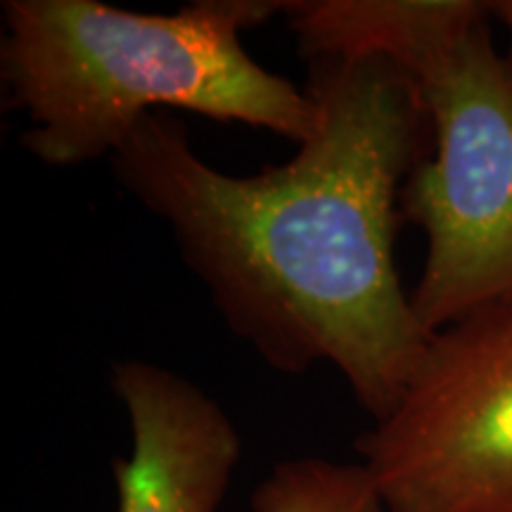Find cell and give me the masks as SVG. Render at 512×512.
<instances>
[{
    "label": "cell",
    "mask_w": 512,
    "mask_h": 512,
    "mask_svg": "<svg viewBox=\"0 0 512 512\" xmlns=\"http://www.w3.org/2000/svg\"><path fill=\"white\" fill-rule=\"evenodd\" d=\"M304 91L311 136L254 176L204 162L169 112L140 121L110 164L169 226L235 337L278 373L330 363L377 422L430 339L396 268V235L432 128L415 81L382 57L309 60Z\"/></svg>",
    "instance_id": "6da1fadb"
},
{
    "label": "cell",
    "mask_w": 512,
    "mask_h": 512,
    "mask_svg": "<svg viewBox=\"0 0 512 512\" xmlns=\"http://www.w3.org/2000/svg\"><path fill=\"white\" fill-rule=\"evenodd\" d=\"M283 0H192L136 12L100 0H5L0 81L29 121L19 145L53 169L110 159L150 114L185 110L304 143L316 105L242 36Z\"/></svg>",
    "instance_id": "7a4b0ae2"
},
{
    "label": "cell",
    "mask_w": 512,
    "mask_h": 512,
    "mask_svg": "<svg viewBox=\"0 0 512 512\" xmlns=\"http://www.w3.org/2000/svg\"><path fill=\"white\" fill-rule=\"evenodd\" d=\"M491 19L482 0H370L351 22L358 53L411 76L430 119L401 192L427 245L411 290L427 335L512 294V55Z\"/></svg>",
    "instance_id": "3957f363"
},
{
    "label": "cell",
    "mask_w": 512,
    "mask_h": 512,
    "mask_svg": "<svg viewBox=\"0 0 512 512\" xmlns=\"http://www.w3.org/2000/svg\"><path fill=\"white\" fill-rule=\"evenodd\" d=\"M356 453L387 512H512V294L432 332Z\"/></svg>",
    "instance_id": "277c9868"
},
{
    "label": "cell",
    "mask_w": 512,
    "mask_h": 512,
    "mask_svg": "<svg viewBox=\"0 0 512 512\" xmlns=\"http://www.w3.org/2000/svg\"><path fill=\"white\" fill-rule=\"evenodd\" d=\"M133 451L112 463L119 512H219L240 465L242 439L204 389L147 361L112 366Z\"/></svg>",
    "instance_id": "5b68a950"
},
{
    "label": "cell",
    "mask_w": 512,
    "mask_h": 512,
    "mask_svg": "<svg viewBox=\"0 0 512 512\" xmlns=\"http://www.w3.org/2000/svg\"><path fill=\"white\" fill-rule=\"evenodd\" d=\"M249 505L254 512H387L366 465L313 456L275 465Z\"/></svg>",
    "instance_id": "8992f818"
},
{
    "label": "cell",
    "mask_w": 512,
    "mask_h": 512,
    "mask_svg": "<svg viewBox=\"0 0 512 512\" xmlns=\"http://www.w3.org/2000/svg\"><path fill=\"white\" fill-rule=\"evenodd\" d=\"M491 12H494L496 22H501L505 29H508L510 36V50L512 55V0H498V3H491Z\"/></svg>",
    "instance_id": "52a82bcc"
}]
</instances>
